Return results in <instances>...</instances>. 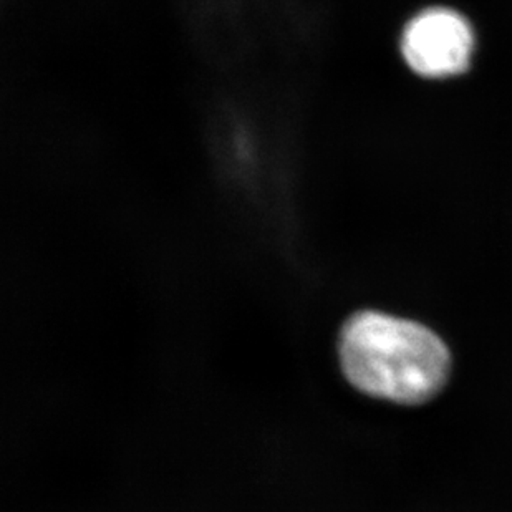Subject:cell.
Wrapping results in <instances>:
<instances>
[{
  "instance_id": "6da1fadb",
  "label": "cell",
  "mask_w": 512,
  "mask_h": 512,
  "mask_svg": "<svg viewBox=\"0 0 512 512\" xmlns=\"http://www.w3.org/2000/svg\"><path fill=\"white\" fill-rule=\"evenodd\" d=\"M339 358L357 390L405 405L435 397L450 375V352L440 337L375 310L358 312L343 324Z\"/></svg>"
},
{
  "instance_id": "7a4b0ae2",
  "label": "cell",
  "mask_w": 512,
  "mask_h": 512,
  "mask_svg": "<svg viewBox=\"0 0 512 512\" xmlns=\"http://www.w3.org/2000/svg\"><path fill=\"white\" fill-rule=\"evenodd\" d=\"M474 47L473 25L448 7L421 10L401 32V57L423 78H450L468 72Z\"/></svg>"
}]
</instances>
